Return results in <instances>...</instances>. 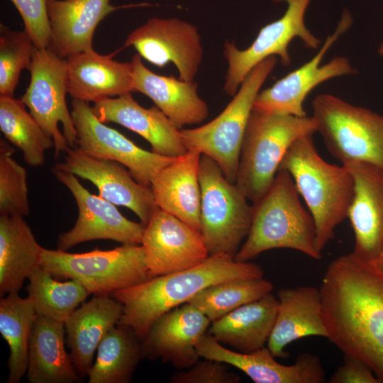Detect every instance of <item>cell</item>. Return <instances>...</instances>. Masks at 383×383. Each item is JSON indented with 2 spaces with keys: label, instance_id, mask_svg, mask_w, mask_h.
<instances>
[{
  "label": "cell",
  "instance_id": "7",
  "mask_svg": "<svg viewBox=\"0 0 383 383\" xmlns=\"http://www.w3.org/2000/svg\"><path fill=\"white\" fill-rule=\"evenodd\" d=\"M40 267L55 278L79 282L93 295H110L152 278L143 247L135 244L83 253L43 248Z\"/></svg>",
  "mask_w": 383,
  "mask_h": 383
},
{
  "label": "cell",
  "instance_id": "37",
  "mask_svg": "<svg viewBox=\"0 0 383 383\" xmlns=\"http://www.w3.org/2000/svg\"><path fill=\"white\" fill-rule=\"evenodd\" d=\"M14 152L0 140V215L24 216L30 212L27 172L13 158Z\"/></svg>",
  "mask_w": 383,
  "mask_h": 383
},
{
  "label": "cell",
  "instance_id": "10",
  "mask_svg": "<svg viewBox=\"0 0 383 383\" xmlns=\"http://www.w3.org/2000/svg\"><path fill=\"white\" fill-rule=\"evenodd\" d=\"M30 82L21 99L54 141L55 157L75 147L77 131L67 102V59L51 47H34Z\"/></svg>",
  "mask_w": 383,
  "mask_h": 383
},
{
  "label": "cell",
  "instance_id": "42",
  "mask_svg": "<svg viewBox=\"0 0 383 383\" xmlns=\"http://www.w3.org/2000/svg\"><path fill=\"white\" fill-rule=\"evenodd\" d=\"M378 52L380 55H383V43L380 45Z\"/></svg>",
  "mask_w": 383,
  "mask_h": 383
},
{
  "label": "cell",
  "instance_id": "21",
  "mask_svg": "<svg viewBox=\"0 0 383 383\" xmlns=\"http://www.w3.org/2000/svg\"><path fill=\"white\" fill-rule=\"evenodd\" d=\"M91 109L101 122L117 123L143 137L155 153L178 157L187 152L181 129L156 106L143 107L131 93L99 101Z\"/></svg>",
  "mask_w": 383,
  "mask_h": 383
},
{
  "label": "cell",
  "instance_id": "38",
  "mask_svg": "<svg viewBox=\"0 0 383 383\" xmlns=\"http://www.w3.org/2000/svg\"><path fill=\"white\" fill-rule=\"evenodd\" d=\"M19 13L24 30L37 48L50 47L51 30L46 0H10Z\"/></svg>",
  "mask_w": 383,
  "mask_h": 383
},
{
  "label": "cell",
  "instance_id": "13",
  "mask_svg": "<svg viewBox=\"0 0 383 383\" xmlns=\"http://www.w3.org/2000/svg\"><path fill=\"white\" fill-rule=\"evenodd\" d=\"M55 178L72 194L78 208L74 226L60 233L57 249L70 248L93 240H112L122 244L140 245L145 226L126 218L116 205L89 192L73 173L55 165Z\"/></svg>",
  "mask_w": 383,
  "mask_h": 383
},
{
  "label": "cell",
  "instance_id": "26",
  "mask_svg": "<svg viewBox=\"0 0 383 383\" xmlns=\"http://www.w3.org/2000/svg\"><path fill=\"white\" fill-rule=\"evenodd\" d=\"M122 313L121 304L110 295H94L65 321L66 343L79 376L88 375L99 343Z\"/></svg>",
  "mask_w": 383,
  "mask_h": 383
},
{
  "label": "cell",
  "instance_id": "34",
  "mask_svg": "<svg viewBox=\"0 0 383 383\" xmlns=\"http://www.w3.org/2000/svg\"><path fill=\"white\" fill-rule=\"evenodd\" d=\"M28 279V297L36 314L55 321L65 323L89 294L79 282H60L40 266Z\"/></svg>",
  "mask_w": 383,
  "mask_h": 383
},
{
  "label": "cell",
  "instance_id": "14",
  "mask_svg": "<svg viewBox=\"0 0 383 383\" xmlns=\"http://www.w3.org/2000/svg\"><path fill=\"white\" fill-rule=\"evenodd\" d=\"M71 116L77 131V148L90 156L123 165L139 183L150 186L157 174L175 158L140 148L101 122L86 101L72 99Z\"/></svg>",
  "mask_w": 383,
  "mask_h": 383
},
{
  "label": "cell",
  "instance_id": "12",
  "mask_svg": "<svg viewBox=\"0 0 383 383\" xmlns=\"http://www.w3.org/2000/svg\"><path fill=\"white\" fill-rule=\"evenodd\" d=\"M351 14L343 13L335 31L328 35L323 46L307 62L259 92L253 109L262 111L295 116H306L303 103L307 95L320 84L334 77L357 72L345 57H335L321 65L326 52L351 26Z\"/></svg>",
  "mask_w": 383,
  "mask_h": 383
},
{
  "label": "cell",
  "instance_id": "41",
  "mask_svg": "<svg viewBox=\"0 0 383 383\" xmlns=\"http://www.w3.org/2000/svg\"><path fill=\"white\" fill-rule=\"evenodd\" d=\"M377 263L378 264V265L383 269V251L382 252V253L380 254V255L379 256V257L377 258V260H376Z\"/></svg>",
  "mask_w": 383,
  "mask_h": 383
},
{
  "label": "cell",
  "instance_id": "27",
  "mask_svg": "<svg viewBox=\"0 0 383 383\" xmlns=\"http://www.w3.org/2000/svg\"><path fill=\"white\" fill-rule=\"evenodd\" d=\"M201 155L196 150H187L163 167L150 184L157 207L200 232Z\"/></svg>",
  "mask_w": 383,
  "mask_h": 383
},
{
  "label": "cell",
  "instance_id": "16",
  "mask_svg": "<svg viewBox=\"0 0 383 383\" xmlns=\"http://www.w3.org/2000/svg\"><path fill=\"white\" fill-rule=\"evenodd\" d=\"M140 245L151 277L194 267L209 256L200 231L157 206Z\"/></svg>",
  "mask_w": 383,
  "mask_h": 383
},
{
  "label": "cell",
  "instance_id": "4",
  "mask_svg": "<svg viewBox=\"0 0 383 383\" xmlns=\"http://www.w3.org/2000/svg\"><path fill=\"white\" fill-rule=\"evenodd\" d=\"M312 134L297 138L279 167L292 177L316 225L320 252L334 238L346 218L354 196V179L344 165H332L318 154Z\"/></svg>",
  "mask_w": 383,
  "mask_h": 383
},
{
  "label": "cell",
  "instance_id": "2",
  "mask_svg": "<svg viewBox=\"0 0 383 383\" xmlns=\"http://www.w3.org/2000/svg\"><path fill=\"white\" fill-rule=\"evenodd\" d=\"M263 274L262 267L253 262L216 254L194 267L152 277L138 285L115 290L110 296L122 305L119 323L131 328L142 340L162 315L187 303L206 287L230 279L261 277Z\"/></svg>",
  "mask_w": 383,
  "mask_h": 383
},
{
  "label": "cell",
  "instance_id": "9",
  "mask_svg": "<svg viewBox=\"0 0 383 383\" xmlns=\"http://www.w3.org/2000/svg\"><path fill=\"white\" fill-rule=\"evenodd\" d=\"M312 108L316 132L342 165L362 162L383 170V116L329 94L316 96Z\"/></svg>",
  "mask_w": 383,
  "mask_h": 383
},
{
  "label": "cell",
  "instance_id": "28",
  "mask_svg": "<svg viewBox=\"0 0 383 383\" xmlns=\"http://www.w3.org/2000/svg\"><path fill=\"white\" fill-rule=\"evenodd\" d=\"M65 323L37 315L30 338L26 377L30 383H72L79 379L65 350Z\"/></svg>",
  "mask_w": 383,
  "mask_h": 383
},
{
  "label": "cell",
  "instance_id": "25",
  "mask_svg": "<svg viewBox=\"0 0 383 383\" xmlns=\"http://www.w3.org/2000/svg\"><path fill=\"white\" fill-rule=\"evenodd\" d=\"M51 30L50 47L60 56L94 50L98 24L118 9L111 0H46Z\"/></svg>",
  "mask_w": 383,
  "mask_h": 383
},
{
  "label": "cell",
  "instance_id": "40",
  "mask_svg": "<svg viewBox=\"0 0 383 383\" xmlns=\"http://www.w3.org/2000/svg\"><path fill=\"white\" fill-rule=\"evenodd\" d=\"M329 383H379L370 367L361 360L344 355L343 362L331 374Z\"/></svg>",
  "mask_w": 383,
  "mask_h": 383
},
{
  "label": "cell",
  "instance_id": "5",
  "mask_svg": "<svg viewBox=\"0 0 383 383\" xmlns=\"http://www.w3.org/2000/svg\"><path fill=\"white\" fill-rule=\"evenodd\" d=\"M313 116H295L252 109L244 135L235 183L252 204L272 184L280 163L299 137L316 132Z\"/></svg>",
  "mask_w": 383,
  "mask_h": 383
},
{
  "label": "cell",
  "instance_id": "18",
  "mask_svg": "<svg viewBox=\"0 0 383 383\" xmlns=\"http://www.w3.org/2000/svg\"><path fill=\"white\" fill-rule=\"evenodd\" d=\"M196 348L200 357L231 365L255 383H323L326 380L319 358L309 353L300 354L294 364L285 365L276 361L267 347L250 353L236 352L223 346L209 333L201 337Z\"/></svg>",
  "mask_w": 383,
  "mask_h": 383
},
{
  "label": "cell",
  "instance_id": "22",
  "mask_svg": "<svg viewBox=\"0 0 383 383\" xmlns=\"http://www.w3.org/2000/svg\"><path fill=\"white\" fill-rule=\"evenodd\" d=\"M117 52L101 55L91 50L66 58L67 91L72 99L96 103L135 91L131 62L114 60Z\"/></svg>",
  "mask_w": 383,
  "mask_h": 383
},
{
  "label": "cell",
  "instance_id": "24",
  "mask_svg": "<svg viewBox=\"0 0 383 383\" xmlns=\"http://www.w3.org/2000/svg\"><path fill=\"white\" fill-rule=\"evenodd\" d=\"M131 64L135 91L149 97L178 128L201 123L208 117L209 106L199 96L196 82L155 74L138 53Z\"/></svg>",
  "mask_w": 383,
  "mask_h": 383
},
{
  "label": "cell",
  "instance_id": "6",
  "mask_svg": "<svg viewBox=\"0 0 383 383\" xmlns=\"http://www.w3.org/2000/svg\"><path fill=\"white\" fill-rule=\"evenodd\" d=\"M277 63L275 56L257 64L215 118L194 128L180 130L187 150H196L216 162L224 175L235 182L241 146L255 99Z\"/></svg>",
  "mask_w": 383,
  "mask_h": 383
},
{
  "label": "cell",
  "instance_id": "3",
  "mask_svg": "<svg viewBox=\"0 0 383 383\" xmlns=\"http://www.w3.org/2000/svg\"><path fill=\"white\" fill-rule=\"evenodd\" d=\"M279 248L321 258L313 216L301 204L292 177L282 169L267 192L252 204L250 231L234 259L249 262L265 251Z\"/></svg>",
  "mask_w": 383,
  "mask_h": 383
},
{
  "label": "cell",
  "instance_id": "8",
  "mask_svg": "<svg viewBox=\"0 0 383 383\" xmlns=\"http://www.w3.org/2000/svg\"><path fill=\"white\" fill-rule=\"evenodd\" d=\"M199 179L200 228L209 254L234 257L249 233L252 205L216 162L204 155L199 160Z\"/></svg>",
  "mask_w": 383,
  "mask_h": 383
},
{
  "label": "cell",
  "instance_id": "23",
  "mask_svg": "<svg viewBox=\"0 0 383 383\" xmlns=\"http://www.w3.org/2000/svg\"><path fill=\"white\" fill-rule=\"evenodd\" d=\"M277 312L267 346L275 357L285 358V348L307 336L327 338L320 289L312 286L282 288L277 292Z\"/></svg>",
  "mask_w": 383,
  "mask_h": 383
},
{
  "label": "cell",
  "instance_id": "11",
  "mask_svg": "<svg viewBox=\"0 0 383 383\" xmlns=\"http://www.w3.org/2000/svg\"><path fill=\"white\" fill-rule=\"evenodd\" d=\"M284 1L287 8L279 19L263 26L252 44L240 50L233 42L226 41L223 55L228 62V70L223 86L224 92L233 96L249 72L264 60L278 56L282 65L291 63L289 52L291 41L298 38L304 46L317 49L321 40L306 26L304 16L311 0H273Z\"/></svg>",
  "mask_w": 383,
  "mask_h": 383
},
{
  "label": "cell",
  "instance_id": "1",
  "mask_svg": "<svg viewBox=\"0 0 383 383\" xmlns=\"http://www.w3.org/2000/svg\"><path fill=\"white\" fill-rule=\"evenodd\" d=\"M328 339L383 383V269L353 252L333 260L320 287Z\"/></svg>",
  "mask_w": 383,
  "mask_h": 383
},
{
  "label": "cell",
  "instance_id": "19",
  "mask_svg": "<svg viewBox=\"0 0 383 383\" xmlns=\"http://www.w3.org/2000/svg\"><path fill=\"white\" fill-rule=\"evenodd\" d=\"M211 323L209 318L189 303L166 312L142 340L143 358L160 359L181 370L191 367L200 357L196 343Z\"/></svg>",
  "mask_w": 383,
  "mask_h": 383
},
{
  "label": "cell",
  "instance_id": "20",
  "mask_svg": "<svg viewBox=\"0 0 383 383\" xmlns=\"http://www.w3.org/2000/svg\"><path fill=\"white\" fill-rule=\"evenodd\" d=\"M354 179V196L348 218L354 235L353 253L376 261L383 251V170L373 165H343Z\"/></svg>",
  "mask_w": 383,
  "mask_h": 383
},
{
  "label": "cell",
  "instance_id": "29",
  "mask_svg": "<svg viewBox=\"0 0 383 383\" xmlns=\"http://www.w3.org/2000/svg\"><path fill=\"white\" fill-rule=\"evenodd\" d=\"M277 307V298L270 292L211 322L208 333L239 352H253L267 343Z\"/></svg>",
  "mask_w": 383,
  "mask_h": 383
},
{
  "label": "cell",
  "instance_id": "30",
  "mask_svg": "<svg viewBox=\"0 0 383 383\" xmlns=\"http://www.w3.org/2000/svg\"><path fill=\"white\" fill-rule=\"evenodd\" d=\"M43 248L21 216L0 215V294L18 293L40 266Z\"/></svg>",
  "mask_w": 383,
  "mask_h": 383
},
{
  "label": "cell",
  "instance_id": "33",
  "mask_svg": "<svg viewBox=\"0 0 383 383\" xmlns=\"http://www.w3.org/2000/svg\"><path fill=\"white\" fill-rule=\"evenodd\" d=\"M0 130L4 138L19 148L25 162L41 167L45 162V151L54 148L52 137L26 109L21 99L0 96Z\"/></svg>",
  "mask_w": 383,
  "mask_h": 383
},
{
  "label": "cell",
  "instance_id": "32",
  "mask_svg": "<svg viewBox=\"0 0 383 383\" xmlns=\"http://www.w3.org/2000/svg\"><path fill=\"white\" fill-rule=\"evenodd\" d=\"M36 313L30 299L11 293L0 299V333L9 348L7 383L26 374L30 338Z\"/></svg>",
  "mask_w": 383,
  "mask_h": 383
},
{
  "label": "cell",
  "instance_id": "17",
  "mask_svg": "<svg viewBox=\"0 0 383 383\" xmlns=\"http://www.w3.org/2000/svg\"><path fill=\"white\" fill-rule=\"evenodd\" d=\"M65 152L64 162L56 166L91 182L101 197L131 209L143 225L148 223L157 208L150 186L137 182L118 162L90 156L76 146Z\"/></svg>",
  "mask_w": 383,
  "mask_h": 383
},
{
  "label": "cell",
  "instance_id": "15",
  "mask_svg": "<svg viewBox=\"0 0 383 383\" xmlns=\"http://www.w3.org/2000/svg\"><path fill=\"white\" fill-rule=\"evenodd\" d=\"M125 47H133L140 56L158 67L173 63L179 78L192 82L203 60L199 30L178 18H149L127 36Z\"/></svg>",
  "mask_w": 383,
  "mask_h": 383
},
{
  "label": "cell",
  "instance_id": "35",
  "mask_svg": "<svg viewBox=\"0 0 383 383\" xmlns=\"http://www.w3.org/2000/svg\"><path fill=\"white\" fill-rule=\"evenodd\" d=\"M273 284L261 277L223 281L199 292L189 303L213 322L237 308L272 292Z\"/></svg>",
  "mask_w": 383,
  "mask_h": 383
},
{
  "label": "cell",
  "instance_id": "36",
  "mask_svg": "<svg viewBox=\"0 0 383 383\" xmlns=\"http://www.w3.org/2000/svg\"><path fill=\"white\" fill-rule=\"evenodd\" d=\"M34 44L24 30L0 26V96H14L21 72L29 70Z\"/></svg>",
  "mask_w": 383,
  "mask_h": 383
},
{
  "label": "cell",
  "instance_id": "31",
  "mask_svg": "<svg viewBox=\"0 0 383 383\" xmlns=\"http://www.w3.org/2000/svg\"><path fill=\"white\" fill-rule=\"evenodd\" d=\"M128 326L118 323L99 343L88 373L89 383H128L143 358L142 341Z\"/></svg>",
  "mask_w": 383,
  "mask_h": 383
},
{
  "label": "cell",
  "instance_id": "39",
  "mask_svg": "<svg viewBox=\"0 0 383 383\" xmlns=\"http://www.w3.org/2000/svg\"><path fill=\"white\" fill-rule=\"evenodd\" d=\"M240 377L229 371L224 363L204 359L197 361L187 370L174 373L170 378L172 383H238Z\"/></svg>",
  "mask_w": 383,
  "mask_h": 383
}]
</instances>
